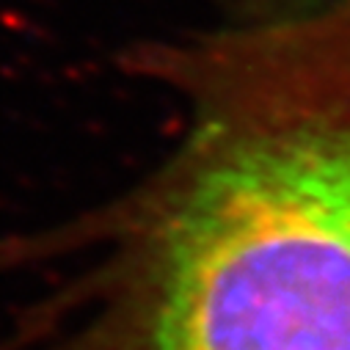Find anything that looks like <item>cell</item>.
Masks as SVG:
<instances>
[{
    "instance_id": "1",
    "label": "cell",
    "mask_w": 350,
    "mask_h": 350,
    "mask_svg": "<svg viewBox=\"0 0 350 350\" xmlns=\"http://www.w3.org/2000/svg\"><path fill=\"white\" fill-rule=\"evenodd\" d=\"M183 133L64 240L100 245L0 350H350V0L141 50Z\"/></svg>"
}]
</instances>
